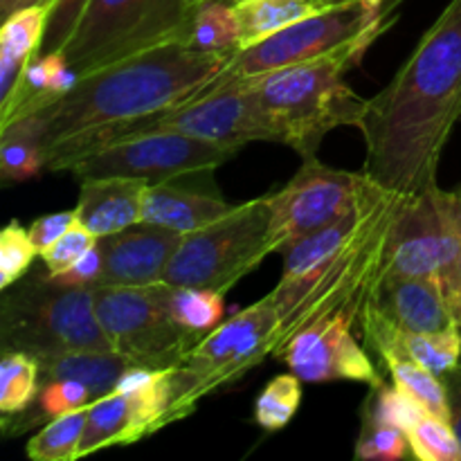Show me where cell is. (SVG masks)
<instances>
[{
  "label": "cell",
  "mask_w": 461,
  "mask_h": 461,
  "mask_svg": "<svg viewBox=\"0 0 461 461\" xmlns=\"http://www.w3.org/2000/svg\"><path fill=\"white\" fill-rule=\"evenodd\" d=\"M459 120L461 0H450L390 84L367 99L358 124L363 174L399 194L430 187Z\"/></svg>",
  "instance_id": "cell-1"
},
{
  "label": "cell",
  "mask_w": 461,
  "mask_h": 461,
  "mask_svg": "<svg viewBox=\"0 0 461 461\" xmlns=\"http://www.w3.org/2000/svg\"><path fill=\"white\" fill-rule=\"evenodd\" d=\"M401 198L374 183L349 216L284 252L282 279L270 291L279 311L277 349L300 329L336 315L358 324L383 282L387 234Z\"/></svg>",
  "instance_id": "cell-2"
},
{
  "label": "cell",
  "mask_w": 461,
  "mask_h": 461,
  "mask_svg": "<svg viewBox=\"0 0 461 461\" xmlns=\"http://www.w3.org/2000/svg\"><path fill=\"white\" fill-rule=\"evenodd\" d=\"M234 52H203L187 43H165L79 77L30 115L43 133V149L57 140L102 126L142 120L196 97L232 63Z\"/></svg>",
  "instance_id": "cell-3"
},
{
  "label": "cell",
  "mask_w": 461,
  "mask_h": 461,
  "mask_svg": "<svg viewBox=\"0 0 461 461\" xmlns=\"http://www.w3.org/2000/svg\"><path fill=\"white\" fill-rule=\"evenodd\" d=\"M365 52L358 45L340 48L313 61L248 77L277 142L311 160L318 158L324 135L333 129H358L367 99L345 84V72L358 66Z\"/></svg>",
  "instance_id": "cell-4"
},
{
  "label": "cell",
  "mask_w": 461,
  "mask_h": 461,
  "mask_svg": "<svg viewBox=\"0 0 461 461\" xmlns=\"http://www.w3.org/2000/svg\"><path fill=\"white\" fill-rule=\"evenodd\" d=\"M3 351L34 358L70 351H115L95 311V288L63 286L48 268L18 279L0 304Z\"/></svg>",
  "instance_id": "cell-5"
},
{
  "label": "cell",
  "mask_w": 461,
  "mask_h": 461,
  "mask_svg": "<svg viewBox=\"0 0 461 461\" xmlns=\"http://www.w3.org/2000/svg\"><path fill=\"white\" fill-rule=\"evenodd\" d=\"M277 347L279 311L268 293L207 331L171 367L169 421L189 417L205 396L237 383L275 354Z\"/></svg>",
  "instance_id": "cell-6"
},
{
  "label": "cell",
  "mask_w": 461,
  "mask_h": 461,
  "mask_svg": "<svg viewBox=\"0 0 461 461\" xmlns=\"http://www.w3.org/2000/svg\"><path fill=\"white\" fill-rule=\"evenodd\" d=\"M194 0H88L61 52L77 77L165 43H187Z\"/></svg>",
  "instance_id": "cell-7"
},
{
  "label": "cell",
  "mask_w": 461,
  "mask_h": 461,
  "mask_svg": "<svg viewBox=\"0 0 461 461\" xmlns=\"http://www.w3.org/2000/svg\"><path fill=\"white\" fill-rule=\"evenodd\" d=\"M275 252L268 196L239 203L221 221L180 237L162 282L230 293Z\"/></svg>",
  "instance_id": "cell-8"
},
{
  "label": "cell",
  "mask_w": 461,
  "mask_h": 461,
  "mask_svg": "<svg viewBox=\"0 0 461 461\" xmlns=\"http://www.w3.org/2000/svg\"><path fill=\"white\" fill-rule=\"evenodd\" d=\"M396 5L399 0L387 5L383 12H369L360 0H336L261 43L237 50L230 72L248 79L295 63L313 61L340 48L358 45L369 50V45L394 23Z\"/></svg>",
  "instance_id": "cell-9"
},
{
  "label": "cell",
  "mask_w": 461,
  "mask_h": 461,
  "mask_svg": "<svg viewBox=\"0 0 461 461\" xmlns=\"http://www.w3.org/2000/svg\"><path fill=\"white\" fill-rule=\"evenodd\" d=\"M174 286H97L95 311L117 354L140 367H174L203 336L187 331L171 311Z\"/></svg>",
  "instance_id": "cell-10"
},
{
  "label": "cell",
  "mask_w": 461,
  "mask_h": 461,
  "mask_svg": "<svg viewBox=\"0 0 461 461\" xmlns=\"http://www.w3.org/2000/svg\"><path fill=\"white\" fill-rule=\"evenodd\" d=\"M374 180L360 171H342L322 165L318 158L304 160L302 169L279 192L268 194L270 239L275 252L349 216L363 203Z\"/></svg>",
  "instance_id": "cell-11"
},
{
  "label": "cell",
  "mask_w": 461,
  "mask_h": 461,
  "mask_svg": "<svg viewBox=\"0 0 461 461\" xmlns=\"http://www.w3.org/2000/svg\"><path fill=\"white\" fill-rule=\"evenodd\" d=\"M237 149L205 142L178 131H153L106 144L70 169L75 178L124 176L149 185L207 174L237 156Z\"/></svg>",
  "instance_id": "cell-12"
},
{
  "label": "cell",
  "mask_w": 461,
  "mask_h": 461,
  "mask_svg": "<svg viewBox=\"0 0 461 461\" xmlns=\"http://www.w3.org/2000/svg\"><path fill=\"white\" fill-rule=\"evenodd\" d=\"M354 327V320L345 315L309 324L275 351V356L306 383L356 381L367 383L369 387L381 385V374L356 340Z\"/></svg>",
  "instance_id": "cell-13"
},
{
  "label": "cell",
  "mask_w": 461,
  "mask_h": 461,
  "mask_svg": "<svg viewBox=\"0 0 461 461\" xmlns=\"http://www.w3.org/2000/svg\"><path fill=\"white\" fill-rule=\"evenodd\" d=\"M439 210L437 183L417 194H403L387 234L383 279L423 277L439 282Z\"/></svg>",
  "instance_id": "cell-14"
},
{
  "label": "cell",
  "mask_w": 461,
  "mask_h": 461,
  "mask_svg": "<svg viewBox=\"0 0 461 461\" xmlns=\"http://www.w3.org/2000/svg\"><path fill=\"white\" fill-rule=\"evenodd\" d=\"M183 234L138 223L99 239L104 252L102 286H151L165 279L171 255Z\"/></svg>",
  "instance_id": "cell-15"
},
{
  "label": "cell",
  "mask_w": 461,
  "mask_h": 461,
  "mask_svg": "<svg viewBox=\"0 0 461 461\" xmlns=\"http://www.w3.org/2000/svg\"><path fill=\"white\" fill-rule=\"evenodd\" d=\"M374 302L405 336L459 324L437 279L387 277L378 286Z\"/></svg>",
  "instance_id": "cell-16"
},
{
  "label": "cell",
  "mask_w": 461,
  "mask_h": 461,
  "mask_svg": "<svg viewBox=\"0 0 461 461\" xmlns=\"http://www.w3.org/2000/svg\"><path fill=\"white\" fill-rule=\"evenodd\" d=\"M149 183L124 176H102L81 180L75 214L97 239L111 237L142 223L144 194Z\"/></svg>",
  "instance_id": "cell-17"
},
{
  "label": "cell",
  "mask_w": 461,
  "mask_h": 461,
  "mask_svg": "<svg viewBox=\"0 0 461 461\" xmlns=\"http://www.w3.org/2000/svg\"><path fill=\"white\" fill-rule=\"evenodd\" d=\"M50 9L52 5H30L5 16L0 30V122L9 117L25 70L43 50Z\"/></svg>",
  "instance_id": "cell-18"
},
{
  "label": "cell",
  "mask_w": 461,
  "mask_h": 461,
  "mask_svg": "<svg viewBox=\"0 0 461 461\" xmlns=\"http://www.w3.org/2000/svg\"><path fill=\"white\" fill-rule=\"evenodd\" d=\"M234 207L237 205L223 201L221 196L194 192L171 180V183L149 185L144 194L142 223L187 234L221 221L234 212Z\"/></svg>",
  "instance_id": "cell-19"
},
{
  "label": "cell",
  "mask_w": 461,
  "mask_h": 461,
  "mask_svg": "<svg viewBox=\"0 0 461 461\" xmlns=\"http://www.w3.org/2000/svg\"><path fill=\"white\" fill-rule=\"evenodd\" d=\"M41 367V385L50 381H75L90 390L93 399L111 394L122 376L135 363L117 351H70V354L36 358Z\"/></svg>",
  "instance_id": "cell-20"
},
{
  "label": "cell",
  "mask_w": 461,
  "mask_h": 461,
  "mask_svg": "<svg viewBox=\"0 0 461 461\" xmlns=\"http://www.w3.org/2000/svg\"><path fill=\"white\" fill-rule=\"evenodd\" d=\"M187 45L203 52L241 50L237 0H196L189 16Z\"/></svg>",
  "instance_id": "cell-21"
},
{
  "label": "cell",
  "mask_w": 461,
  "mask_h": 461,
  "mask_svg": "<svg viewBox=\"0 0 461 461\" xmlns=\"http://www.w3.org/2000/svg\"><path fill=\"white\" fill-rule=\"evenodd\" d=\"M45 169L43 133L32 117L0 126V174L5 183H23Z\"/></svg>",
  "instance_id": "cell-22"
},
{
  "label": "cell",
  "mask_w": 461,
  "mask_h": 461,
  "mask_svg": "<svg viewBox=\"0 0 461 461\" xmlns=\"http://www.w3.org/2000/svg\"><path fill=\"white\" fill-rule=\"evenodd\" d=\"M322 7L327 5H315L309 0H237V14L241 21V48L261 43L268 36L320 12Z\"/></svg>",
  "instance_id": "cell-23"
},
{
  "label": "cell",
  "mask_w": 461,
  "mask_h": 461,
  "mask_svg": "<svg viewBox=\"0 0 461 461\" xmlns=\"http://www.w3.org/2000/svg\"><path fill=\"white\" fill-rule=\"evenodd\" d=\"M383 363H385L387 372H390L392 383L396 387H401L403 392H408L410 396L419 401L423 408L430 414L441 419H448V394H446V385L439 376H435L432 372H428L426 367L417 363L412 356L408 354V347H399V349L390 351V354L383 356Z\"/></svg>",
  "instance_id": "cell-24"
},
{
  "label": "cell",
  "mask_w": 461,
  "mask_h": 461,
  "mask_svg": "<svg viewBox=\"0 0 461 461\" xmlns=\"http://www.w3.org/2000/svg\"><path fill=\"white\" fill-rule=\"evenodd\" d=\"M90 405L61 417L50 419L27 444V457L34 461H72L79 459L81 437L88 421Z\"/></svg>",
  "instance_id": "cell-25"
},
{
  "label": "cell",
  "mask_w": 461,
  "mask_h": 461,
  "mask_svg": "<svg viewBox=\"0 0 461 461\" xmlns=\"http://www.w3.org/2000/svg\"><path fill=\"white\" fill-rule=\"evenodd\" d=\"M41 390V367L25 351H3L0 363V412L5 417L23 412L34 403Z\"/></svg>",
  "instance_id": "cell-26"
},
{
  "label": "cell",
  "mask_w": 461,
  "mask_h": 461,
  "mask_svg": "<svg viewBox=\"0 0 461 461\" xmlns=\"http://www.w3.org/2000/svg\"><path fill=\"white\" fill-rule=\"evenodd\" d=\"M426 412L428 410L414 396L383 381L381 385L372 387V394L365 401L363 426H394L408 435Z\"/></svg>",
  "instance_id": "cell-27"
},
{
  "label": "cell",
  "mask_w": 461,
  "mask_h": 461,
  "mask_svg": "<svg viewBox=\"0 0 461 461\" xmlns=\"http://www.w3.org/2000/svg\"><path fill=\"white\" fill-rule=\"evenodd\" d=\"M223 293L210 291V288L174 286L171 291V311L178 324L187 331L205 336L214 327L223 322L225 302Z\"/></svg>",
  "instance_id": "cell-28"
},
{
  "label": "cell",
  "mask_w": 461,
  "mask_h": 461,
  "mask_svg": "<svg viewBox=\"0 0 461 461\" xmlns=\"http://www.w3.org/2000/svg\"><path fill=\"white\" fill-rule=\"evenodd\" d=\"M302 403V378L297 374L275 376L255 403V419L261 430L277 432L293 421Z\"/></svg>",
  "instance_id": "cell-29"
},
{
  "label": "cell",
  "mask_w": 461,
  "mask_h": 461,
  "mask_svg": "<svg viewBox=\"0 0 461 461\" xmlns=\"http://www.w3.org/2000/svg\"><path fill=\"white\" fill-rule=\"evenodd\" d=\"M408 354L435 376H446L461 365V324L432 333L405 336Z\"/></svg>",
  "instance_id": "cell-30"
},
{
  "label": "cell",
  "mask_w": 461,
  "mask_h": 461,
  "mask_svg": "<svg viewBox=\"0 0 461 461\" xmlns=\"http://www.w3.org/2000/svg\"><path fill=\"white\" fill-rule=\"evenodd\" d=\"M410 455L419 461H461V444L448 419L426 412L408 430Z\"/></svg>",
  "instance_id": "cell-31"
},
{
  "label": "cell",
  "mask_w": 461,
  "mask_h": 461,
  "mask_svg": "<svg viewBox=\"0 0 461 461\" xmlns=\"http://www.w3.org/2000/svg\"><path fill=\"white\" fill-rule=\"evenodd\" d=\"M39 248L30 237V230L23 228L18 221H12L3 228L0 234V288L7 291L9 286L25 277Z\"/></svg>",
  "instance_id": "cell-32"
},
{
  "label": "cell",
  "mask_w": 461,
  "mask_h": 461,
  "mask_svg": "<svg viewBox=\"0 0 461 461\" xmlns=\"http://www.w3.org/2000/svg\"><path fill=\"white\" fill-rule=\"evenodd\" d=\"M99 243V239L90 232L88 228L77 221L61 239H59L54 246H50L48 250L41 252V259H43L45 268H48L50 275H61L66 273L68 268L77 264L86 252L93 250L95 246Z\"/></svg>",
  "instance_id": "cell-33"
},
{
  "label": "cell",
  "mask_w": 461,
  "mask_h": 461,
  "mask_svg": "<svg viewBox=\"0 0 461 461\" xmlns=\"http://www.w3.org/2000/svg\"><path fill=\"white\" fill-rule=\"evenodd\" d=\"M410 455V441L401 428L363 426L356 444V459H403Z\"/></svg>",
  "instance_id": "cell-34"
},
{
  "label": "cell",
  "mask_w": 461,
  "mask_h": 461,
  "mask_svg": "<svg viewBox=\"0 0 461 461\" xmlns=\"http://www.w3.org/2000/svg\"><path fill=\"white\" fill-rule=\"evenodd\" d=\"M88 5V0H54L52 9H50L48 30H45L43 39V52H61L63 45L70 39L72 30H75L77 21H79L81 12Z\"/></svg>",
  "instance_id": "cell-35"
},
{
  "label": "cell",
  "mask_w": 461,
  "mask_h": 461,
  "mask_svg": "<svg viewBox=\"0 0 461 461\" xmlns=\"http://www.w3.org/2000/svg\"><path fill=\"white\" fill-rule=\"evenodd\" d=\"M104 277V252L102 246H95L93 250L86 252L72 268L66 273L52 275L54 282L63 284V286H77V288H97L102 286Z\"/></svg>",
  "instance_id": "cell-36"
},
{
  "label": "cell",
  "mask_w": 461,
  "mask_h": 461,
  "mask_svg": "<svg viewBox=\"0 0 461 461\" xmlns=\"http://www.w3.org/2000/svg\"><path fill=\"white\" fill-rule=\"evenodd\" d=\"M77 223L75 210L70 212H54V214H45L41 219H36L34 223L30 225V237L34 241V246L39 248V255L43 250H48L50 246L59 241L72 225Z\"/></svg>",
  "instance_id": "cell-37"
},
{
  "label": "cell",
  "mask_w": 461,
  "mask_h": 461,
  "mask_svg": "<svg viewBox=\"0 0 461 461\" xmlns=\"http://www.w3.org/2000/svg\"><path fill=\"white\" fill-rule=\"evenodd\" d=\"M446 385V394H448V414H450V426H453L455 435H457L461 444V365L441 376Z\"/></svg>",
  "instance_id": "cell-38"
},
{
  "label": "cell",
  "mask_w": 461,
  "mask_h": 461,
  "mask_svg": "<svg viewBox=\"0 0 461 461\" xmlns=\"http://www.w3.org/2000/svg\"><path fill=\"white\" fill-rule=\"evenodd\" d=\"M30 5H54V0H0V12H3L5 18L9 14L18 12V9L30 7Z\"/></svg>",
  "instance_id": "cell-39"
},
{
  "label": "cell",
  "mask_w": 461,
  "mask_h": 461,
  "mask_svg": "<svg viewBox=\"0 0 461 461\" xmlns=\"http://www.w3.org/2000/svg\"><path fill=\"white\" fill-rule=\"evenodd\" d=\"M360 3H363L365 7L369 9V12H383V9H385L387 5L396 3V0H360Z\"/></svg>",
  "instance_id": "cell-40"
},
{
  "label": "cell",
  "mask_w": 461,
  "mask_h": 461,
  "mask_svg": "<svg viewBox=\"0 0 461 461\" xmlns=\"http://www.w3.org/2000/svg\"><path fill=\"white\" fill-rule=\"evenodd\" d=\"M309 3H315V5H329V3H336V0H309Z\"/></svg>",
  "instance_id": "cell-41"
},
{
  "label": "cell",
  "mask_w": 461,
  "mask_h": 461,
  "mask_svg": "<svg viewBox=\"0 0 461 461\" xmlns=\"http://www.w3.org/2000/svg\"><path fill=\"white\" fill-rule=\"evenodd\" d=\"M457 192H459V196H461V187H457Z\"/></svg>",
  "instance_id": "cell-42"
},
{
  "label": "cell",
  "mask_w": 461,
  "mask_h": 461,
  "mask_svg": "<svg viewBox=\"0 0 461 461\" xmlns=\"http://www.w3.org/2000/svg\"><path fill=\"white\" fill-rule=\"evenodd\" d=\"M194 3H196V0H194Z\"/></svg>",
  "instance_id": "cell-43"
}]
</instances>
